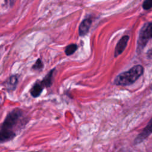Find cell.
<instances>
[{
	"instance_id": "obj_4",
	"label": "cell",
	"mask_w": 152,
	"mask_h": 152,
	"mask_svg": "<svg viewBox=\"0 0 152 152\" xmlns=\"http://www.w3.org/2000/svg\"><path fill=\"white\" fill-rule=\"evenodd\" d=\"M151 134H152V118L150 120L147 126L144 128L142 131L137 137L134 140V144H138L142 142Z\"/></svg>"
},
{
	"instance_id": "obj_7",
	"label": "cell",
	"mask_w": 152,
	"mask_h": 152,
	"mask_svg": "<svg viewBox=\"0 0 152 152\" xmlns=\"http://www.w3.org/2000/svg\"><path fill=\"white\" fill-rule=\"evenodd\" d=\"M128 40H129L128 36H124L119 40V41L118 42V43L116 46V48H115V57L118 56V55H119L124 52V50H125V49L127 45Z\"/></svg>"
},
{
	"instance_id": "obj_12",
	"label": "cell",
	"mask_w": 152,
	"mask_h": 152,
	"mask_svg": "<svg viewBox=\"0 0 152 152\" xmlns=\"http://www.w3.org/2000/svg\"><path fill=\"white\" fill-rule=\"evenodd\" d=\"M43 63L40 59H37L35 63L33 65L31 68L34 71H42L43 68Z\"/></svg>"
},
{
	"instance_id": "obj_6",
	"label": "cell",
	"mask_w": 152,
	"mask_h": 152,
	"mask_svg": "<svg viewBox=\"0 0 152 152\" xmlns=\"http://www.w3.org/2000/svg\"><path fill=\"white\" fill-rule=\"evenodd\" d=\"M15 137L16 133L14 131L0 128V144L11 141Z\"/></svg>"
},
{
	"instance_id": "obj_5",
	"label": "cell",
	"mask_w": 152,
	"mask_h": 152,
	"mask_svg": "<svg viewBox=\"0 0 152 152\" xmlns=\"http://www.w3.org/2000/svg\"><path fill=\"white\" fill-rule=\"evenodd\" d=\"M18 83V75H11L8 78L4 83L5 88L8 91H12L15 90Z\"/></svg>"
},
{
	"instance_id": "obj_8",
	"label": "cell",
	"mask_w": 152,
	"mask_h": 152,
	"mask_svg": "<svg viewBox=\"0 0 152 152\" xmlns=\"http://www.w3.org/2000/svg\"><path fill=\"white\" fill-rule=\"evenodd\" d=\"M55 71V68H53L51 70H50L46 75L43 78L42 80H40V84L42 85V86L44 88H49L51 87V86L53 84V74L54 72Z\"/></svg>"
},
{
	"instance_id": "obj_14",
	"label": "cell",
	"mask_w": 152,
	"mask_h": 152,
	"mask_svg": "<svg viewBox=\"0 0 152 152\" xmlns=\"http://www.w3.org/2000/svg\"><path fill=\"white\" fill-rule=\"evenodd\" d=\"M150 89H151V90H152V84H151V86H150Z\"/></svg>"
},
{
	"instance_id": "obj_13",
	"label": "cell",
	"mask_w": 152,
	"mask_h": 152,
	"mask_svg": "<svg viewBox=\"0 0 152 152\" xmlns=\"http://www.w3.org/2000/svg\"><path fill=\"white\" fill-rule=\"evenodd\" d=\"M144 10H147L152 8V0H145L142 4Z\"/></svg>"
},
{
	"instance_id": "obj_3",
	"label": "cell",
	"mask_w": 152,
	"mask_h": 152,
	"mask_svg": "<svg viewBox=\"0 0 152 152\" xmlns=\"http://www.w3.org/2000/svg\"><path fill=\"white\" fill-rule=\"evenodd\" d=\"M149 39H152V22L145 25L141 31L138 42V47L140 50L145 46Z\"/></svg>"
},
{
	"instance_id": "obj_9",
	"label": "cell",
	"mask_w": 152,
	"mask_h": 152,
	"mask_svg": "<svg viewBox=\"0 0 152 152\" xmlns=\"http://www.w3.org/2000/svg\"><path fill=\"white\" fill-rule=\"evenodd\" d=\"M44 87L40 83V80L36 81L33 85L30 90V93L31 96L34 98H37L40 96L42 94Z\"/></svg>"
},
{
	"instance_id": "obj_2",
	"label": "cell",
	"mask_w": 152,
	"mask_h": 152,
	"mask_svg": "<svg viewBox=\"0 0 152 152\" xmlns=\"http://www.w3.org/2000/svg\"><path fill=\"white\" fill-rule=\"evenodd\" d=\"M23 111L18 107L9 112L5 118L3 122L0 126V128L8 131H13V128L17 126L21 121H23Z\"/></svg>"
},
{
	"instance_id": "obj_1",
	"label": "cell",
	"mask_w": 152,
	"mask_h": 152,
	"mask_svg": "<svg viewBox=\"0 0 152 152\" xmlns=\"http://www.w3.org/2000/svg\"><path fill=\"white\" fill-rule=\"evenodd\" d=\"M144 72V68L140 65L134 66L128 71L119 74L114 80L118 86H128L134 83Z\"/></svg>"
},
{
	"instance_id": "obj_11",
	"label": "cell",
	"mask_w": 152,
	"mask_h": 152,
	"mask_svg": "<svg viewBox=\"0 0 152 152\" xmlns=\"http://www.w3.org/2000/svg\"><path fill=\"white\" fill-rule=\"evenodd\" d=\"M78 46L75 44H71L67 46L65 49V53L66 55L69 56L73 54L77 49Z\"/></svg>"
},
{
	"instance_id": "obj_10",
	"label": "cell",
	"mask_w": 152,
	"mask_h": 152,
	"mask_svg": "<svg viewBox=\"0 0 152 152\" xmlns=\"http://www.w3.org/2000/svg\"><path fill=\"white\" fill-rule=\"evenodd\" d=\"M91 23H92V20L90 18H86L84 20L81 22L79 27V29H78L79 35L81 36L86 35L89 31Z\"/></svg>"
}]
</instances>
